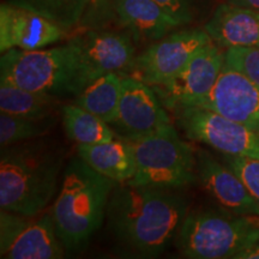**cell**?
<instances>
[{
  "label": "cell",
  "instance_id": "9c48e42d",
  "mask_svg": "<svg viewBox=\"0 0 259 259\" xmlns=\"http://www.w3.org/2000/svg\"><path fill=\"white\" fill-rule=\"evenodd\" d=\"M65 248L50 213L24 216L0 211V257L3 259H60Z\"/></svg>",
  "mask_w": 259,
  "mask_h": 259
},
{
  "label": "cell",
  "instance_id": "ffe728a7",
  "mask_svg": "<svg viewBox=\"0 0 259 259\" xmlns=\"http://www.w3.org/2000/svg\"><path fill=\"white\" fill-rule=\"evenodd\" d=\"M121 78L118 73L100 77L74 96L72 103L111 125L115 120L120 102Z\"/></svg>",
  "mask_w": 259,
  "mask_h": 259
},
{
  "label": "cell",
  "instance_id": "cb8c5ba5",
  "mask_svg": "<svg viewBox=\"0 0 259 259\" xmlns=\"http://www.w3.org/2000/svg\"><path fill=\"white\" fill-rule=\"evenodd\" d=\"M120 0H87L78 30L107 29L116 24V6Z\"/></svg>",
  "mask_w": 259,
  "mask_h": 259
},
{
  "label": "cell",
  "instance_id": "5b68a950",
  "mask_svg": "<svg viewBox=\"0 0 259 259\" xmlns=\"http://www.w3.org/2000/svg\"><path fill=\"white\" fill-rule=\"evenodd\" d=\"M0 79L60 99L77 96L80 93L77 48L71 41L47 50L12 48L0 57Z\"/></svg>",
  "mask_w": 259,
  "mask_h": 259
},
{
  "label": "cell",
  "instance_id": "484cf974",
  "mask_svg": "<svg viewBox=\"0 0 259 259\" xmlns=\"http://www.w3.org/2000/svg\"><path fill=\"white\" fill-rule=\"evenodd\" d=\"M220 160L240 178L250 193L259 203V160L222 153Z\"/></svg>",
  "mask_w": 259,
  "mask_h": 259
},
{
  "label": "cell",
  "instance_id": "83f0119b",
  "mask_svg": "<svg viewBox=\"0 0 259 259\" xmlns=\"http://www.w3.org/2000/svg\"><path fill=\"white\" fill-rule=\"evenodd\" d=\"M236 259H259V241L251 248L239 254Z\"/></svg>",
  "mask_w": 259,
  "mask_h": 259
},
{
  "label": "cell",
  "instance_id": "277c9868",
  "mask_svg": "<svg viewBox=\"0 0 259 259\" xmlns=\"http://www.w3.org/2000/svg\"><path fill=\"white\" fill-rule=\"evenodd\" d=\"M259 241V215L222 210H189L176 238L177 248L191 259L238 258Z\"/></svg>",
  "mask_w": 259,
  "mask_h": 259
},
{
  "label": "cell",
  "instance_id": "f1b7e54d",
  "mask_svg": "<svg viewBox=\"0 0 259 259\" xmlns=\"http://www.w3.org/2000/svg\"><path fill=\"white\" fill-rule=\"evenodd\" d=\"M227 3L231 4L244 6V8H250L259 11V0H227Z\"/></svg>",
  "mask_w": 259,
  "mask_h": 259
},
{
  "label": "cell",
  "instance_id": "6da1fadb",
  "mask_svg": "<svg viewBox=\"0 0 259 259\" xmlns=\"http://www.w3.org/2000/svg\"><path fill=\"white\" fill-rule=\"evenodd\" d=\"M187 212L189 198L180 190L116 183L106 219L121 252L156 258L176 240Z\"/></svg>",
  "mask_w": 259,
  "mask_h": 259
},
{
  "label": "cell",
  "instance_id": "e0dca14e",
  "mask_svg": "<svg viewBox=\"0 0 259 259\" xmlns=\"http://www.w3.org/2000/svg\"><path fill=\"white\" fill-rule=\"evenodd\" d=\"M116 24L131 34L136 42L158 41L180 23L155 0H120Z\"/></svg>",
  "mask_w": 259,
  "mask_h": 259
},
{
  "label": "cell",
  "instance_id": "44dd1931",
  "mask_svg": "<svg viewBox=\"0 0 259 259\" xmlns=\"http://www.w3.org/2000/svg\"><path fill=\"white\" fill-rule=\"evenodd\" d=\"M61 120L65 134L77 144H95L118 138L108 122L74 103L61 107Z\"/></svg>",
  "mask_w": 259,
  "mask_h": 259
},
{
  "label": "cell",
  "instance_id": "d6986e66",
  "mask_svg": "<svg viewBox=\"0 0 259 259\" xmlns=\"http://www.w3.org/2000/svg\"><path fill=\"white\" fill-rule=\"evenodd\" d=\"M60 97L27 90L0 79V112L25 118H48L61 111Z\"/></svg>",
  "mask_w": 259,
  "mask_h": 259
},
{
  "label": "cell",
  "instance_id": "5bb4252c",
  "mask_svg": "<svg viewBox=\"0 0 259 259\" xmlns=\"http://www.w3.org/2000/svg\"><path fill=\"white\" fill-rule=\"evenodd\" d=\"M66 30L37 12L5 2L0 5V52L41 50L63 40Z\"/></svg>",
  "mask_w": 259,
  "mask_h": 259
},
{
  "label": "cell",
  "instance_id": "52a82bcc",
  "mask_svg": "<svg viewBox=\"0 0 259 259\" xmlns=\"http://www.w3.org/2000/svg\"><path fill=\"white\" fill-rule=\"evenodd\" d=\"M171 112L187 139L222 154L259 160V132L254 130L198 106H179Z\"/></svg>",
  "mask_w": 259,
  "mask_h": 259
},
{
  "label": "cell",
  "instance_id": "4316f807",
  "mask_svg": "<svg viewBox=\"0 0 259 259\" xmlns=\"http://www.w3.org/2000/svg\"><path fill=\"white\" fill-rule=\"evenodd\" d=\"M161 5L180 25L187 24L192 21L194 0H155Z\"/></svg>",
  "mask_w": 259,
  "mask_h": 259
},
{
  "label": "cell",
  "instance_id": "7c38bea8",
  "mask_svg": "<svg viewBox=\"0 0 259 259\" xmlns=\"http://www.w3.org/2000/svg\"><path fill=\"white\" fill-rule=\"evenodd\" d=\"M223 66L225 53L211 41L200 48L176 76L153 89L170 111L179 106H191L213 88Z\"/></svg>",
  "mask_w": 259,
  "mask_h": 259
},
{
  "label": "cell",
  "instance_id": "8fae6325",
  "mask_svg": "<svg viewBox=\"0 0 259 259\" xmlns=\"http://www.w3.org/2000/svg\"><path fill=\"white\" fill-rule=\"evenodd\" d=\"M166 109L153 87L134 76H124L118 113L111 126L119 138L143 137L173 124Z\"/></svg>",
  "mask_w": 259,
  "mask_h": 259
},
{
  "label": "cell",
  "instance_id": "9a60e30c",
  "mask_svg": "<svg viewBox=\"0 0 259 259\" xmlns=\"http://www.w3.org/2000/svg\"><path fill=\"white\" fill-rule=\"evenodd\" d=\"M196 160L197 179L222 208L239 215H259V203L231 168L206 150H197Z\"/></svg>",
  "mask_w": 259,
  "mask_h": 259
},
{
  "label": "cell",
  "instance_id": "30bf717a",
  "mask_svg": "<svg viewBox=\"0 0 259 259\" xmlns=\"http://www.w3.org/2000/svg\"><path fill=\"white\" fill-rule=\"evenodd\" d=\"M211 41L208 32L200 29L168 34L137 56L131 76L150 87L161 85L183 70L194 54Z\"/></svg>",
  "mask_w": 259,
  "mask_h": 259
},
{
  "label": "cell",
  "instance_id": "7402d4cb",
  "mask_svg": "<svg viewBox=\"0 0 259 259\" xmlns=\"http://www.w3.org/2000/svg\"><path fill=\"white\" fill-rule=\"evenodd\" d=\"M57 115L48 118H25L0 112V145L21 143L45 137L56 127Z\"/></svg>",
  "mask_w": 259,
  "mask_h": 259
},
{
  "label": "cell",
  "instance_id": "3957f363",
  "mask_svg": "<svg viewBox=\"0 0 259 259\" xmlns=\"http://www.w3.org/2000/svg\"><path fill=\"white\" fill-rule=\"evenodd\" d=\"M78 155L65 167L63 183L51 216L65 252L78 253L105 221L109 196L115 186Z\"/></svg>",
  "mask_w": 259,
  "mask_h": 259
},
{
  "label": "cell",
  "instance_id": "4fadbf2b",
  "mask_svg": "<svg viewBox=\"0 0 259 259\" xmlns=\"http://www.w3.org/2000/svg\"><path fill=\"white\" fill-rule=\"evenodd\" d=\"M191 106L210 109L259 132V84L226 64L213 88Z\"/></svg>",
  "mask_w": 259,
  "mask_h": 259
},
{
  "label": "cell",
  "instance_id": "2e32d148",
  "mask_svg": "<svg viewBox=\"0 0 259 259\" xmlns=\"http://www.w3.org/2000/svg\"><path fill=\"white\" fill-rule=\"evenodd\" d=\"M204 30L226 50L259 46V11L225 3L215 10Z\"/></svg>",
  "mask_w": 259,
  "mask_h": 259
},
{
  "label": "cell",
  "instance_id": "8992f818",
  "mask_svg": "<svg viewBox=\"0 0 259 259\" xmlns=\"http://www.w3.org/2000/svg\"><path fill=\"white\" fill-rule=\"evenodd\" d=\"M126 141L136 157V173L127 184L181 190L198 180L196 151L180 138L173 124Z\"/></svg>",
  "mask_w": 259,
  "mask_h": 259
},
{
  "label": "cell",
  "instance_id": "7a4b0ae2",
  "mask_svg": "<svg viewBox=\"0 0 259 259\" xmlns=\"http://www.w3.org/2000/svg\"><path fill=\"white\" fill-rule=\"evenodd\" d=\"M64 148L44 137L3 147L0 151V206L36 216L56 197L64 166Z\"/></svg>",
  "mask_w": 259,
  "mask_h": 259
},
{
  "label": "cell",
  "instance_id": "603a6c76",
  "mask_svg": "<svg viewBox=\"0 0 259 259\" xmlns=\"http://www.w3.org/2000/svg\"><path fill=\"white\" fill-rule=\"evenodd\" d=\"M47 17L66 31L78 27L87 0H6Z\"/></svg>",
  "mask_w": 259,
  "mask_h": 259
},
{
  "label": "cell",
  "instance_id": "d4e9b609",
  "mask_svg": "<svg viewBox=\"0 0 259 259\" xmlns=\"http://www.w3.org/2000/svg\"><path fill=\"white\" fill-rule=\"evenodd\" d=\"M225 64L259 84V46L228 48L225 52Z\"/></svg>",
  "mask_w": 259,
  "mask_h": 259
},
{
  "label": "cell",
  "instance_id": "ac0fdd59",
  "mask_svg": "<svg viewBox=\"0 0 259 259\" xmlns=\"http://www.w3.org/2000/svg\"><path fill=\"white\" fill-rule=\"evenodd\" d=\"M77 155L84 162L118 184L127 183L136 173L134 148L124 138L95 144H77Z\"/></svg>",
  "mask_w": 259,
  "mask_h": 259
},
{
  "label": "cell",
  "instance_id": "ba28073f",
  "mask_svg": "<svg viewBox=\"0 0 259 259\" xmlns=\"http://www.w3.org/2000/svg\"><path fill=\"white\" fill-rule=\"evenodd\" d=\"M78 53L80 92L108 73L131 76L136 63L135 40L130 32L87 29L70 40Z\"/></svg>",
  "mask_w": 259,
  "mask_h": 259
}]
</instances>
